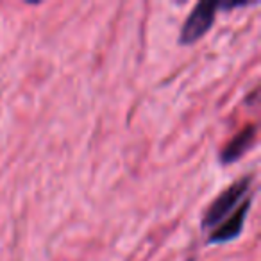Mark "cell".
Wrapping results in <instances>:
<instances>
[{
  "mask_svg": "<svg viewBox=\"0 0 261 261\" xmlns=\"http://www.w3.org/2000/svg\"><path fill=\"white\" fill-rule=\"evenodd\" d=\"M250 182H252V175H247V177H242L240 181L229 185L227 188L210 204V207L204 211L202 227L215 229L218 224H222V222L243 202V197H245L247 192L250 190Z\"/></svg>",
  "mask_w": 261,
  "mask_h": 261,
  "instance_id": "6da1fadb",
  "label": "cell"
},
{
  "mask_svg": "<svg viewBox=\"0 0 261 261\" xmlns=\"http://www.w3.org/2000/svg\"><path fill=\"white\" fill-rule=\"evenodd\" d=\"M217 9H220L218 2H199L193 8V11L190 13L186 22L182 23L179 41L182 45H192L199 38H202L210 31V27L213 25Z\"/></svg>",
  "mask_w": 261,
  "mask_h": 261,
  "instance_id": "7a4b0ae2",
  "label": "cell"
},
{
  "mask_svg": "<svg viewBox=\"0 0 261 261\" xmlns=\"http://www.w3.org/2000/svg\"><path fill=\"white\" fill-rule=\"evenodd\" d=\"M250 204H252V199L247 197L243 199V202L225 218L222 224H218L217 227L213 229L210 236V242L211 243H225V242H231L234 240L236 236L242 232L243 229V224H245V217L250 210Z\"/></svg>",
  "mask_w": 261,
  "mask_h": 261,
  "instance_id": "3957f363",
  "label": "cell"
},
{
  "mask_svg": "<svg viewBox=\"0 0 261 261\" xmlns=\"http://www.w3.org/2000/svg\"><path fill=\"white\" fill-rule=\"evenodd\" d=\"M256 123H249L245 125L238 135L234 136L232 140H229L227 145L222 149L220 152V161L224 165H229L232 161H238L247 150L252 147L254 140H256Z\"/></svg>",
  "mask_w": 261,
  "mask_h": 261,
  "instance_id": "277c9868",
  "label": "cell"
}]
</instances>
